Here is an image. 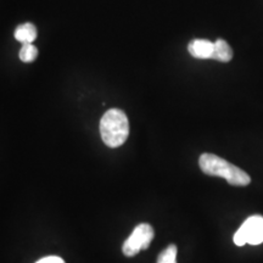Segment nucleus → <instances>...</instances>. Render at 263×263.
Instances as JSON below:
<instances>
[{
    "label": "nucleus",
    "instance_id": "f257e3e1",
    "mask_svg": "<svg viewBox=\"0 0 263 263\" xmlns=\"http://www.w3.org/2000/svg\"><path fill=\"white\" fill-rule=\"evenodd\" d=\"M199 166L207 176L221 177V178H224L230 185L246 186L251 182V178L248 173L213 154H202L199 159Z\"/></svg>",
    "mask_w": 263,
    "mask_h": 263
},
{
    "label": "nucleus",
    "instance_id": "f03ea898",
    "mask_svg": "<svg viewBox=\"0 0 263 263\" xmlns=\"http://www.w3.org/2000/svg\"><path fill=\"white\" fill-rule=\"evenodd\" d=\"M101 139L107 146L118 147L126 143L129 136V122L127 115L120 108L106 111L100 121Z\"/></svg>",
    "mask_w": 263,
    "mask_h": 263
},
{
    "label": "nucleus",
    "instance_id": "7ed1b4c3",
    "mask_svg": "<svg viewBox=\"0 0 263 263\" xmlns=\"http://www.w3.org/2000/svg\"><path fill=\"white\" fill-rule=\"evenodd\" d=\"M234 244L244 246L245 244L259 245L263 242V217L250 216L234 234Z\"/></svg>",
    "mask_w": 263,
    "mask_h": 263
},
{
    "label": "nucleus",
    "instance_id": "20e7f679",
    "mask_svg": "<svg viewBox=\"0 0 263 263\" xmlns=\"http://www.w3.org/2000/svg\"><path fill=\"white\" fill-rule=\"evenodd\" d=\"M154 233L153 227L147 223H141V224L137 226L136 229L132 232L124 244L122 246L123 254L127 256V257H133L137 254H139L141 250H146L149 248L151 241H153Z\"/></svg>",
    "mask_w": 263,
    "mask_h": 263
},
{
    "label": "nucleus",
    "instance_id": "39448f33",
    "mask_svg": "<svg viewBox=\"0 0 263 263\" xmlns=\"http://www.w3.org/2000/svg\"><path fill=\"white\" fill-rule=\"evenodd\" d=\"M189 54L196 59H212L213 50H215V43L207 41V39H194L188 45Z\"/></svg>",
    "mask_w": 263,
    "mask_h": 263
},
{
    "label": "nucleus",
    "instance_id": "423d86ee",
    "mask_svg": "<svg viewBox=\"0 0 263 263\" xmlns=\"http://www.w3.org/2000/svg\"><path fill=\"white\" fill-rule=\"evenodd\" d=\"M15 38L20 43H22V44H29V43H32L37 38V28H35L34 25L29 24V22L20 25L15 29Z\"/></svg>",
    "mask_w": 263,
    "mask_h": 263
},
{
    "label": "nucleus",
    "instance_id": "0eeeda50",
    "mask_svg": "<svg viewBox=\"0 0 263 263\" xmlns=\"http://www.w3.org/2000/svg\"><path fill=\"white\" fill-rule=\"evenodd\" d=\"M233 59V50L224 39H217L215 42L212 60L219 62H229Z\"/></svg>",
    "mask_w": 263,
    "mask_h": 263
},
{
    "label": "nucleus",
    "instance_id": "6e6552de",
    "mask_svg": "<svg viewBox=\"0 0 263 263\" xmlns=\"http://www.w3.org/2000/svg\"><path fill=\"white\" fill-rule=\"evenodd\" d=\"M38 57V49L29 43V44L22 45L21 50H20V59L22 62H33L35 58Z\"/></svg>",
    "mask_w": 263,
    "mask_h": 263
},
{
    "label": "nucleus",
    "instance_id": "1a4fd4ad",
    "mask_svg": "<svg viewBox=\"0 0 263 263\" xmlns=\"http://www.w3.org/2000/svg\"><path fill=\"white\" fill-rule=\"evenodd\" d=\"M156 263H177V246L171 244L159 255Z\"/></svg>",
    "mask_w": 263,
    "mask_h": 263
},
{
    "label": "nucleus",
    "instance_id": "9d476101",
    "mask_svg": "<svg viewBox=\"0 0 263 263\" xmlns=\"http://www.w3.org/2000/svg\"><path fill=\"white\" fill-rule=\"evenodd\" d=\"M35 263H65V261L61 257H58V256H48V257L39 259Z\"/></svg>",
    "mask_w": 263,
    "mask_h": 263
}]
</instances>
